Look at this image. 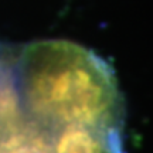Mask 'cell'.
<instances>
[{
	"instance_id": "obj_1",
	"label": "cell",
	"mask_w": 153,
	"mask_h": 153,
	"mask_svg": "<svg viewBox=\"0 0 153 153\" xmlns=\"http://www.w3.org/2000/svg\"><path fill=\"white\" fill-rule=\"evenodd\" d=\"M0 153H11L9 145L4 142V139L1 137V135H0Z\"/></svg>"
}]
</instances>
